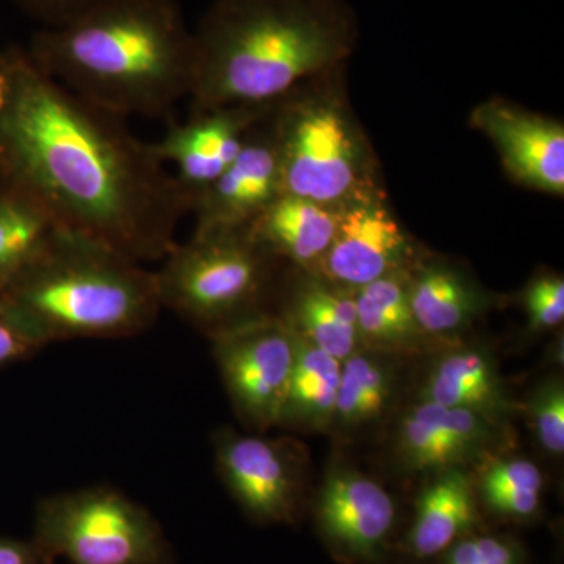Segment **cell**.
Listing matches in <instances>:
<instances>
[{
	"label": "cell",
	"mask_w": 564,
	"mask_h": 564,
	"mask_svg": "<svg viewBox=\"0 0 564 564\" xmlns=\"http://www.w3.org/2000/svg\"><path fill=\"white\" fill-rule=\"evenodd\" d=\"M0 177L141 263L162 261L192 209L128 118L74 95L21 46L0 51Z\"/></svg>",
	"instance_id": "1"
},
{
	"label": "cell",
	"mask_w": 564,
	"mask_h": 564,
	"mask_svg": "<svg viewBox=\"0 0 564 564\" xmlns=\"http://www.w3.org/2000/svg\"><path fill=\"white\" fill-rule=\"evenodd\" d=\"M28 51L52 79L122 118L166 117L191 98L195 40L177 0H101L41 29Z\"/></svg>",
	"instance_id": "2"
},
{
	"label": "cell",
	"mask_w": 564,
	"mask_h": 564,
	"mask_svg": "<svg viewBox=\"0 0 564 564\" xmlns=\"http://www.w3.org/2000/svg\"><path fill=\"white\" fill-rule=\"evenodd\" d=\"M193 40V109L269 106L347 65L359 21L347 0H214Z\"/></svg>",
	"instance_id": "3"
},
{
	"label": "cell",
	"mask_w": 564,
	"mask_h": 564,
	"mask_svg": "<svg viewBox=\"0 0 564 564\" xmlns=\"http://www.w3.org/2000/svg\"><path fill=\"white\" fill-rule=\"evenodd\" d=\"M0 306L43 348L61 340L139 336L162 311L154 272L65 226L0 289Z\"/></svg>",
	"instance_id": "4"
},
{
	"label": "cell",
	"mask_w": 564,
	"mask_h": 564,
	"mask_svg": "<svg viewBox=\"0 0 564 564\" xmlns=\"http://www.w3.org/2000/svg\"><path fill=\"white\" fill-rule=\"evenodd\" d=\"M339 66L296 85L265 121L280 161L282 193L340 209L386 192L380 159L352 110Z\"/></svg>",
	"instance_id": "5"
},
{
	"label": "cell",
	"mask_w": 564,
	"mask_h": 564,
	"mask_svg": "<svg viewBox=\"0 0 564 564\" xmlns=\"http://www.w3.org/2000/svg\"><path fill=\"white\" fill-rule=\"evenodd\" d=\"M272 256L245 232L204 234L174 243L154 272L162 310L173 311L203 333L267 313Z\"/></svg>",
	"instance_id": "6"
},
{
	"label": "cell",
	"mask_w": 564,
	"mask_h": 564,
	"mask_svg": "<svg viewBox=\"0 0 564 564\" xmlns=\"http://www.w3.org/2000/svg\"><path fill=\"white\" fill-rule=\"evenodd\" d=\"M36 547L73 564H162L166 555L150 513L109 486L41 500Z\"/></svg>",
	"instance_id": "7"
},
{
	"label": "cell",
	"mask_w": 564,
	"mask_h": 564,
	"mask_svg": "<svg viewBox=\"0 0 564 564\" xmlns=\"http://www.w3.org/2000/svg\"><path fill=\"white\" fill-rule=\"evenodd\" d=\"M212 351L237 415L259 432L280 426L295 359V337L263 313L210 334Z\"/></svg>",
	"instance_id": "8"
},
{
	"label": "cell",
	"mask_w": 564,
	"mask_h": 564,
	"mask_svg": "<svg viewBox=\"0 0 564 564\" xmlns=\"http://www.w3.org/2000/svg\"><path fill=\"white\" fill-rule=\"evenodd\" d=\"M419 256L386 192L373 193L340 207L332 247L314 274L358 291L388 274L411 269Z\"/></svg>",
	"instance_id": "9"
},
{
	"label": "cell",
	"mask_w": 564,
	"mask_h": 564,
	"mask_svg": "<svg viewBox=\"0 0 564 564\" xmlns=\"http://www.w3.org/2000/svg\"><path fill=\"white\" fill-rule=\"evenodd\" d=\"M270 106L192 109L187 121L170 122L162 139L152 143L161 161L172 166L191 207L236 161Z\"/></svg>",
	"instance_id": "10"
},
{
	"label": "cell",
	"mask_w": 564,
	"mask_h": 564,
	"mask_svg": "<svg viewBox=\"0 0 564 564\" xmlns=\"http://www.w3.org/2000/svg\"><path fill=\"white\" fill-rule=\"evenodd\" d=\"M214 444L218 474L245 510L267 521L291 518L303 484L296 445L232 430L218 432Z\"/></svg>",
	"instance_id": "11"
},
{
	"label": "cell",
	"mask_w": 564,
	"mask_h": 564,
	"mask_svg": "<svg viewBox=\"0 0 564 564\" xmlns=\"http://www.w3.org/2000/svg\"><path fill=\"white\" fill-rule=\"evenodd\" d=\"M470 126L499 152L508 176L530 191L563 198L564 126L524 107L492 98L470 111Z\"/></svg>",
	"instance_id": "12"
},
{
	"label": "cell",
	"mask_w": 564,
	"mask_h": 564,
	"mask_svg": "<svg viewBox=\"0 0 564 564\" xmlns=\"http://www.w3.org/2000/svg\"><path fill=\"white\" fill-rule=\"evenodd\" d=\"M505 440L503 426L485 415L421 400L400 419L395 454L410 473L441 474L484 463Z\"/></svg>",
	"instance_id": "13"
},
{
	"label": "cell",
	"mask_w": 564,
	"mask_h": 564,
	"mask_svg": "<svg viewBox=\"0 0 564 564\" xmlns=\"http://www.w3.org/2000/svg\"><path fill=\"white\" fill-rule=\"evenodd\" d=\"M265 117L236 161L193 204L195 236L245 232L282 195L280 161Z\"/></svg>",
	"instance_id": "14"
},
{
	"label": "cell",
	"mask_w": 564,
	"mask_h": 564,
	"mask_svg": "<svg viewBox=\"0 0 564 564\" xmlns=\"http://www.w3.org/2000/svg\"><path fill=\"white\" fill-rule=\"evenodd\" d=\"M323 534L339 551L370 558L383 549L395 521V503L383 486L350 467H333L315 500Z\"/></svg>",
	"instance_id": "15"
},
{
	"label": "cell",
	"mask_w": 564,
	"mask_h": 564,
	"mask_svg": "<svg viewBox=\"0 0 564 564\" xmlns=\"http://www.w3.org/2000/svg\"><path fill=\"white\" fill-rule=\"evenodd\" d=\"M355 293L299 270L276 315L300 339L343 362L361 350Z\"/></svg>",
	"instance_id": "16"
},
{
	"label": "cell",
	"mask_w": 564,
	"mask_h": 564,
	"mask_svg": "<svg viewBox=\"0 0 564 564\" xmlns=\"http://www.w3.org/2000/svg\"><path fill=\"white\" fill-rule=\"evenodd\" d=\"M339 209L282 193L247 229L248 237L273 259L300 272L315 273L332 247Z\"/></svg>",
	"instance_id": "17"
},
{
	"label": "cell",
	"mask_w": 564,
	"mask_h": 564,
	"mask_svg": "<svg viewBox=\"0 0 564 564\" xmlns=\"http://www.w3.org/2000/svg\"><path fill=\"white\" fill-rule=\"evenodd\" d=\"M421 400L474 411L502 426L513 413L491 355L470 345L448 348L434 359L421 386Z\"/></svg>",
	"instance_id": "18"
},
{
	"label": "cell",
	"mask_w": 564,
	"mask_h": 564,
	"mask_svg": "<svg viewBox=\"0 0 564 564\" xmlns=\"http://www.w3.org/2000/svg\"><path fill=\"white\" fill-rule=\"evenodd\" d=\"M410 302L422 333L447 339L473 325L491 299L458 267L419 256L410 269Z\"/></svg>",
	"instance_id": "19"
},
{
	"label": "cell",
	"mask_w": 564,
	"mask_h": 564,
	"mask_svg": "<svg viewBox=\"0 0 564 564\" xmlns=\"http://www.w3.org/2000/svg\"><path fill=\"white\" fill-rule=\"evenodd\" d=\"M355 300L362 350L408 355L432 340L419 328L411 310L410 269L364 285Z\"/></svg>",
	"instance_id": "20"
},
{
	"label": "cell",
	"mask_w": 564,
	"mask_h": 564,
	"mask_svg": "<svg viewBox=\"0 0 564 564\" xmlns=\"http://www.w3.org/2000/svg\"><path fill=\"white\" fill-rule=\"evenodd\" d=\"M477 521L474 484L464 469H448L423 489L415 505L408 544L419 558H430L455 544Z\"/></svg>",
	"instance_id": "21"
},
{
	"label": "cell",
	"mask_w": 564,
	"mask_h": 564,
	"mask_svg": "<svg viewBox=\"0 0 564 564\" xmlns=\"http://www.w3.org/2000/svg\"><path fill=\"white\" fill-rule=\"evenodd\" d=\"M295 359L280 425L328 430L336 413L340 361L295 336Z\"/></svg>",
	"instance_id": "22"
},
{
	"label": "cell",
	"mask_w": 564,
	"mask_h": 564,
	"mask_svg": "<svg viewBox=\"0 0 564 564\" xmlns=\"http://www.w3.org/2000/svg\"><path fill=\"white\" fill-rule=\"evenodd\" d=\"M58 226L39 196L0 177V289L24 269Z\"/></svg>",
	"instance_id": "23"
},
{
	"label": "cell",
	"mask_w": 564,
	"mask_h": 564,
	"mask_svg": "<svg viewBox=\"0 0 564 564\" xmlns=\"http://www.w3.org/2000/svg\"><path fill=\"white\" fill-rule=\"evenodd\" d=\"M395 370L388 356L358 350L340 364L333 426L344 432L362 429L383 417L395 392Z\"/></svg>",
	"instance_id": "24"
},
{
	"label": "cell",
	"mask_w": 564,
	"mask_h": 564,
	"mask_svg": "<svg viewBox=\"0 0 564 564\" xmlns=\"http://www.w3.org/2000/svg\"><path fill=\"white\" fill-rule=\"evenodd\" d=\"M544 478L536 464L524 458L485 459L480 473L481 497L496 513L507 518H532L540 510Z\"/></svg>",
	"instance_id": "25"
},
{
	"label": "cell",
	"mask_w": 564,
	"mask_h": 564,
	"mask_svg": "<svg viewBox=\"0 0 564 564\" xmlns=\"http://www.w3.org/2000/svg\"><path fill=\"white\" fill-rule=\"evenodd\" d=\"M534 436L547 454L564 452V386L562 378L552 377L534 386L525 403Z\"/></svg>",
	"instance_id": "26"
},
{
	"label": "cell",
	"mask_w": 564,
	"mask_h": 564,
	"mask_svg": "<svg viewBox=\"0 0 564 564\" xmlns=\"http://www.w3.org/2000/svg\"><path fill=\"white\" fill-rule=\"evenodd\" d=\"M522 304L530 329L551 332L564 321V280L558 273H541L532 278L522 293Z\"/></svg>",
	"instance_id": "27"
},
{
	"label": "cell",
	"mask_w": 564,
	"mask_h": 564,
	"mask_svg": "<svg viewBox=\"0 0 564 564\" xmlns=\"http://www.w3.org/2000/svg\"><path fill=\"white\" fill-rule=\"evenodd\" d=\"M451 547L447 564H521L518 547L502 538H467Z\"/></svg>",
	"instance_id": "28"
},
{
	"label": "cell",
	"mask_w": 564,
	"mask_h": 564,
	"mask_svg": "<svg viewBox=\"0 0 564 564\" xmlns=\"http://www.w3.org/2000/svg\"><path fill=\"white\" fill-rule=\"evenodd\" d=\"M14 2L28 17L39 21L43 25L41 29H47L66 24L101 0H14Z\"/></svg>",
	"instance_id": "29"
},
{
	"label": "cell",
	"mask_w": 564,
	"mask_h": 564,
	"mask_svg": "<svg viewBox=\"0 0 564 564\" xmlns=\"http://www.w3.org/2000/svg\"><path fill=\"white\" fill-rule=\"evenodd\" d=\"M43 350L40 344L22 332L18 323L0 306V369L31 358Z\"/></svg>",
	"instance_id": "30"
},
{
	"label": "cell",
	"mask_w": 564,
	"mask_h": 564,
	"mask_svg": "<svg viewBox=\"0 0 564 564\" xmlns=\"http://www.w3.org/2000/svg\"><path fill=\"white\" fill-rule=\"evenodd\" d=\"M39 555L36 545L0 538V564H36Z\"/></svg>",
	"instance_id": "31"
}]
</instances>
